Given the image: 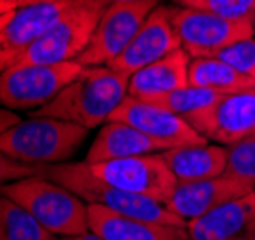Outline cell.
Wrapping results in <instances>:
<instances>
[{
	"label": "cell",
	"instance_id": "cell-25",
	"mask_svg": "<svg viewBox=\"0 0 255 240\" xmlns=\"http://www.w3.org/2000/svg\"><path fill=\"white\" fill-rule=\"evenodd\" d=\"M213 58H221L238 73H242L255 83V35L230 44L229 48L221 50Z\"/></svg>",
	"mask_w": 255,
	"mask_h": 240
},
{
	"label": "cell",
	"instance_id": "cell-28",
	"mask_svg": "<svg viewBox=\"0 0 255 240\" xmlns=\"http://www.w3.org/2000/svg\"><path fill=\"white\" fill-rule=\"evenodd\" d=\"M13 8H25V6H35V4H50V2H62V0H8Z\"/></svg>",
	"mask_w": 255,
	"mask_h": 240
},
{
	"label": "cell",
	"instance_id": "cell-31",
	"mask_svg": "<svg viewBox=\"0 0 255 240\" xmlns=\"http://www.w3.org/2000/svg\"><path fill=\"white\" fill-rule=\"evenodd\" d=\"M13 12H15V10H13ZM13 12H8V13H4V15H0V31L4 29V25H6L8 21H10V17H12Z\"/></svg>",
	"mask_w": 255,
	"mask_h": 240
},
{
	"label": "cell",
	"instance_id": "cell-14",
	"mask_svg": "<svg viewBox=\"0 0 255 240\" xmlns=\"http://www.w3.org/2000/svg\"><path fill=\"white\" fill-rule=\"evenodd\" d=\"M255 192L250 185L240 179L223 173L219 177L194 181V183H179L171 198L165 202L167 210L180 217L184 223L198 219L202 215L217 210L225 204L244 198Z\"/></svg>",
	"mask_w": 255,
	"mask_h": 240
},
{
	"label": "cell",
	"instance_id": "cell-18",
	"mask_svg": "<svg viewBox=\"0 0 255 240\" xmlns=\"http://www.w3.org/2000/svg\"><path fill=\"white\" fill-rule=\"evenodd\" d=\"M167 148L163 144L150 139L138 129L119 121H108L96 135L90 150L87 152L85 162L100 164V162H114V160L146 156V154H161Z\"/></svg>",
	"mask_w": 255,
	"mask_h": 240
},
{
	"label": "cell",
	"instance_id": "cell-9",
	"mask_svg": "<svg viewBox=\"0 0 255 240\" xmlns=\"http://www.w3.org/2000/svg\"><path fill=\"white\" fill-rule=\"evenodd\" d=\"M89 167L96 177L117 189L161 204L171 198L179 185L161 154L89 164Z\"/></svg>",
	"mask_w": 255,
	"mask_h": 240
},
{
	"label": "cell",
	"instance_id": "cell-15",
	"mask_svg": "<svg viewBox=\"0 0 255 240\" xmlns=\"http://www.w3.org/2000/svg\"><path fill=\"white\" fill-rule=\"evenodd\" d=\"M190 240H255V192L186 223Z\"/></svg>",
	"mask_w": 255,
	"mask_h": 240
},
{
	"label": "cell",
	"instance_id": "cell-6",
	"mask_svg": "<svg viewBox=\"0 0 255 240\" xmlns=\"http://www.w3.org/2000/svg\"><path fill=\"white\" fill-rule=\"evenodd\" d=\"M169 17L190 58H213L230 44L255 35V17H225L217 13L169 6Z\"/></svg>",
	"mask_w": 255,
	"mask_h": 240
},
{
	"label": "cell",
	"instance_id": "cell-22",
	"mask_svg": "<svg viewBox=\"0 0 255 240\" xmlns=\"http://www.w3.org/2000/svg\"><path fill=\"white\" fill-rule=\"evenodd\" d=\"M221 94L213 92V90L200 89V87H184L175 92H169L163 94L159 98H153V100H144V102H152L157 104L161 108H165L169 112H173L175 115L182 117L188 125L192 127L194 121H198L204 114H207L215 104L219 102Z\"/></svg>",
	"mask_w": 255,
	"mask_h": 240
},
{
	"label": "cell",
	"instance_id": "cell-29",
	"mask_svg": "<svg viewBox=\"0 0 255 240\" xmlns=\"http://www.w3.org/2000/svg\"><path fill=\"white\" fill-rule=\"evenodd\" d=\"M62 240H104V239H100L98 235H94V233H85V235H77V237H65V239H62Z\"/></svg>",
	"mask_w": 255,
	"mask_h": 240
},
{
	"label": "cell",
	"instance_id": "cell-8",
	"mask_svg": "<svg viewBox=\"0 0 255 240\" xmlns=\"http://www.w3.org/2000/svg\"><path fill=\"white\" fill-rule=\"evenodd\" d=\"M159 6V0L117 2L102 13L89 46L81 52L77 62L83 67L108 65L128 46L146 17Z\"/></svg>",
	"mask_w": 255,
	"mask_h": 240
},
{
	"label": "cell",
	"instance_id": "cell-23",
	"mask_svg": "<svg viewBox=\"0 0 255 240\" xmlns=\"http://www.w3.org/2000/svg\"><path fill=\"white\" fill-rule=\"evenodd\" d=\"M227 171L255 190V139L240 140L227 146Z\"/></svg>",
	"mask_w": 255,
	"mask_h": 240
},
{
	"label": "cell",
	"instance_id": "cell-10",
	"mask_svg": "<svg viewBox=\"0 0 255 240\" xmlns=\"http://www.w3.org/2000/svg\"><path fill=\"white\" fill-rule=\"evenodd\" d=\"M108 121H119V123L134 127L140 133L148 135L150 139L163 144L167 150L209 142L200 133H196L182 117L157 104L130 98V96L121 102V106L112 114Z\"/></svg>",
	"mask_w": 255,
	"mask_h": 240
},
{
	"label": "cell",
	"instance_id": "cell-13",
	"mask_svg": "<svg viewBox=\"0 0 255 240\" xmlns=\"http://www.w3.org/2000/svg\"><path fill=\"white\" fill-rule=\"evenodd\" d=\"M67 6L69 0L17 8L0 31V73L17 65L25 52L56 23Z\"/></svg>",
	"mask_w": 255,
	"mask_h": 240
},
{
	"label": "cell",
	"instance_id": "cell-32",
	"mask_svg": "<svg viewBox=\"0 0 255 240\" xmlns=\"http://www.w3.org/2000/svg\"><path fill=\"white\" fill-rule=\"evenodd\" d=\"M102 2L110 6V4H117V2H140V0H102Z\"/></svg>",
	"mask_w": 255,
	"mask_h": 240
},
{
	"label": "cell",
	"instance_id": "cell-26",
	"mask_svg": "<svg viewBox=\"0 0 255 240\" xmlns=\"http://www.w3.org/2000/svg\"><path fill=\"white\" fill-rule=\"evenodd\" d=\"M38 169L40 167L15 162V160L8 158L6 154L0 152V187H4L8 183H13V181H19V179L38 175Z\"/></svg>",
	"mask_w": 255,
	"mask_h": 240
},
{
	"label": "cell",
	"instance_id": "cell-16",
	"mask_svg": "<svg viewBox=\"0 0 255 240\" xmlns=\"http://www.w3.org/2000/svg\"><path fill=\"white\" fill-rule=\"evenodd\" d=\"M89 229L104 240H190L186 227L144 221L89 204Z\"/></svg>",
	"mask_w": 255,
	"mask_h": 240
},
{
	"label": "cell",
	"instance_id": "cell-21",
	"mask_svg": "<svg viewBox=\"0 0 255 240\" xmlns=\"http://www.w3.org/2000/svg\"><path fill=\"white\" fill-rule=\"evenodd\" d=\"M0 240H60L37 219L0 192Z\"/></svg>",
	"mask_w": 255,
	"mask_h": 240
},
{
	"label": "cell",
	"instance_id": "cell-7",
	"mask_svg": "<svg viewBox=\"0 0 255 240\" xmlns=\"http://www.w3.org/2000/svg\"><path fill=\"white\" fill-rule=\"evenodd\" d=\"M83 71L79 62L13 65L0 73V106L8 110H35L46 106Z\"/></svg>",
	"mask_w": 255,
	"mask_h": 240
},
{
	"label": "cell",
	"instance_id": "cell-12",
	"mask_svg": "<svg viewBox=\"0 0 255 240\" xmlns=\"http://www.w3.org/2000/svg\"><path fill=\"white\" fill-rule=\"evenodd\" d=\"M192 129L221 146L255 139V89L221 96L207 114L192 123Z\"/></svg>",
	"mask_w": 255,
	"mask_h": 240
},
{
	"label": "cell",
	"instance_id": "cell-4",
	"mask_svg": "<svg viewBox=\"0 0 255 240\" xmlns=\"http://www.w3.org/2000/svg\"><path fill=\"white\" fill-rule=\"evenodd\" d=\"M89 129L52 117H29L0 135V152L27 165L67 162L85 142Z\"/></svg>",
	"mask_w": 255,
	"mask_h": 240
},
{
	"label": "cell",
	"instance_id": "cell-20",
	"mask_svg": "<svg viewBox=\"0 0 255 240\" xmlns=\"http://www.w3.org/2000/svg\"><path fill=\"white\" fill-rule=\"evenodd\" d=\"M188 85L217 92L221 96L255 89V83L238 73L221 58H192L188 67Z\"/></svg>",
	"mask_w": 255,
	"mask_h": 240
},
{
	"label": "cell",
	"instance_id": "cell-5",
	"mask_svg": "<svg viewBox=\"0 0 255 240\" xmlns=\"http://www.w3.org/2000/svg\"><path fill=\"white\" fill-rule=\"evenodd\" d=\"M108 4L102 0H69L56 23L25 52L17 65L77 62L89 46Z\"/></svg>",
	"mask_w": 255,
	"mask_h": 240
},
{
	"label": "cell",
	"instance_id": "cell-30",
	"mask_svg": "<svg viewBox=\"0 0 255 240\" xmlns=\"http://www.w3.org/2000/svg\"><path fill=\"white\" fill-rule=\"evenodd\" d=\"M13 10H15V8H13L8 0H0V15H4V13H8V12H13Z\"/></svg>",
	"mask_w": 255,
	"mask_h": 240
},
{
	"label": "cell",
	"instance_id": "cell-11",
	"mask_svg": "<svg viewBox=\"0 0 255 240\" xmlns=\"http://www.w3.org/2000/svg\"><path fill=\"white\" fill-rule=\"evenodd\" d=\"M179 48L180 38L169 17V6H157L146 17L127 48L108 65L128 79L142 67L165 58Z\"/></svg>",
	"mask_w": 255,
	"mask_h": 240
},
{
	"label": "cell",
	"instance_id": "cell-2",
	"mask_svg": "<svg viewBox=\"0 0 255 240\" xmlns=\"http://www.w3.org/2000/svg\"><path fill=\"white\" fill-rule=\"evenodd\" d=\"M38 175L62 185L73 194H77L83 202L92 204V206H100L106 210H112L115 214L136 217L144 221L163 223V225H173V227H186V223L180 217L167 210L165 204L130 194V192H125L106 183L90 171L87 162L40 165Z\"/></svg>",
	"mask_w": 255,
	"mask_h": 240
},
{
	"label": "cell",
	"instance_id": "cell-17",
	"mask_svg": "<svg viewBox=\"0 0 255 240\" xmlns=\"http://www.w3.org/2000/svg\"><path fill=\"white\" fill-rule=\"evenodd\" d=\"M190 56L186 50L171 52L169 56L142 67L128 77V96L138 100H153L163 94L188 87Z\"/></svg>",
	"mask_w": 255,
	"mask_h": 240
},
{
	"label": "cell",
	"instance_id": "cell-27",
	"mask_svg": "<svg viewBox=\"0 0 255 240\" xmlns=\"http://www.w3.org/2000/svg\"><path fill=\"white\" fill-rule=\"evenodd\" d=\"M21 119L17 117V114L15 112H12V110H8V108H2L0 106V135L2 133H6L10 127H13L15 123H19Z\"/></svg>",
	"mask_w": 255,
	"mask_h": 240
},
{
	"label": "cell",
	"instance_id": "cell-19",
	"mask_svg": "<svg viewBox=\"0 0 255 240\" xmlns=\"http://www.w3.org/2000/svg\"><path fill=\"white\" fill-rule=\"evenodd\" d=\"M177 183H194L219 177L227 171V146L221 144H194L161 152Z\"/></svg>",
	"mask_w": 255,
	"mask_h": 240
},
{
	"label": "cell",
	"instance_id": "cell-24",
	"mask_svg": "<svg viewBox=\"0 0 255 240\" xmlns=\"http://www.w3.org/2000/svg\"><path fill=\"white\" fill-rule=\"evenodd\" d=\"M180 8L217 13L225 17H255V0H171Z\"/></svg>",
	"mask_w": 255,
	"mask_h": 240
},
{
	"label": "cell",
	"instance_id": "cell-1",
	"mask_svg": "<svg viewBox=\"0 0 255 240\" xmlns=\"http://www.w3.org/2000/svg\"><path fill=\"white\" fill-rule=\"evenodd\" d=\"M128 79L110 65L83 67V71L33 117H52L85 129L108 123L121 102L128 96Z\"/></svg>",
	"mask_w": 255,
	"mask_h": 240
},
{
	"label": "cell",
	"instance_id": "cell-3",
	"mask_svg": "<svg viewBox=\"0 0 255 240\" xmlns=\"http://www.w3.org/2000/svg\"><path fill=\"white\" fill-rule=\"evenodd\" d=\"M0 192L27 210L54 237L89 233V204L65 187L33 175L0 187Z\"/></svg>",
	"mask_w": 255,
	"mask_h": 240
}]
</instances>
